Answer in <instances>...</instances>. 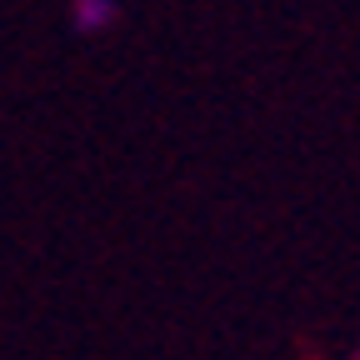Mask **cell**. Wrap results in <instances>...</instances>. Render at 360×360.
<instances>
[{
    "instance_id": "cell-2",
    "label": "cell",
    "mask_w": 360,
    "mask_h": 360,
    "mask_svg": "<svg viewBox=\"0 0 360 360\" xmlns=\"http://www.w3.org/2000/svg\"><path fill=\"white\" fill-rule=\"evenodd\" d=\"M350 360H360V345H355V350H350Z\"/></svg>"
},
{
    "instance_id": "cell-1",
    "label": "cell",
    "mask_w": 360,
    "mask_h": 360,
    "mask_svg": "<svg viewBox=\"0 0 360 360\" xmlns=\"http://www.w3.org/2000/svg\"><path fill=\"white\" fill-rule=\"evenodd\" d=\"M115 20V0H75V25L90 35V30H105Z\"/></svg>"
}]
</instances>
